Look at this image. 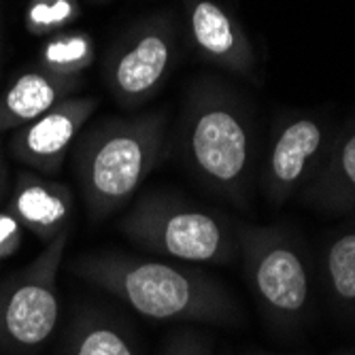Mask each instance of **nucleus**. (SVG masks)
<instances>
[{
	"mask_svg": "<svg viewBox=\"0 0 355 355\" xmlns=\"http://www.w3.org/2000/svg\"><path fill=\"white\" fill-rule=\"evenodd\" d=\"M73 272L153 321H187L239 328L245 313L219 279L175 262L123 253H92L73 262Z\"/></svg>",
	"mask_w": 355,
	"mask_h": 355,
	"instance_id": "f257e3e1",
	"label": "nucleus"
},
{
	"mask_svg": "<svg viewBox=\"0 0 355 355\" xmlns=\"http://www.w3.org/2000/svg\"><path fill=\"white\" fill-rule=\"evenodd\" d=\"M181 153L205 187L236 209H249L257 168L255 130L239 103L213 81H200L189 92Z\"/></svg>",
	"mask_w": 355,
	"mask_h": 355,
	"instance_id": "f03ea898",
	"label": "nucleus"
},
{
	"mask_svg": "<svg viewBox=\"0 0 355 355\" xmlns=\"http://www.w3.org/2000/svg\"><path fill=\"white\" fill-rule=\"evenodd\" d=\"M166 113L109 117L75 141L73 166L92 221L119 211L141 189L164 151Z\"/></svg>",
	"mask_w": 355,
	"mask_h": 355,
	"instance_id": "7ed1b4c3",
	"label": "nucleus"
},
{
	"mask_svg": "<svg viewBox=\"0 0 355 355\" xmlns=\"http://www.w3.org/2000/svg\"><path fill=\"white\" fill-rule=\"evenodd\" d=\"M236 249L251 294L268 328L294 334L313 311V270L306 247L283 223L234 225Z\"/></svg>",
	"mask_w": 355,
	"mask_h": 355,
	"instance_id": "20e7f679",
	"label": "nucleus"
},
{
	"mask_svg": "<svg viewBox=\"0 0 355 355\" xmlns=\"http://www.w3.org/2000/svg\"><path fill=\"white\" fill-rule=\"evenodd\" d=\"M117 230L145 251L187 264H230L239 255L228 219L164 191L141 196L119 219Z\"/></svg>",
	"mask_w": 355,
	"mask_h": 355,
	"instance_id": "39448f33",
	"label": "nucleus"
},
{
	"mask_svg": "<svg viewBox=\"0 0 355 355\" xmlns=\"http://www.w3.org/2000/svg\"><path fill=\"white\" fill-rule=\"evenodd\" d=\"M71 230L62 232L26 268L0 283V349L30 353L55 332L60 317L58 275Z\"/></svg>",
	"mask_w": 355,
	"mask_h": 355,
	"instance_id": "423d86ee",
	"label": "nucleus"
},
{
	"mask_svg": "<svg viewBox=\"0 0 355 355\" xmlns=\"http://www.w3.org/2000/svg\"><path fill=\"white\" fill-rule=\"evenodd\" d=\"M177 58V26L166 13L135 24L105 62V81L123 109H135L157 94Z\"/></svg>",
	"mask_w": 355,
	"mask_h": 355,
	"instance_id": "0eeeda50",
	"label": "nucleus"
},
{
	"mask_svg": "<svg viewBox=\"0 0 355 355\" xmlns=\"http://www.w3.org/2000/svg\"><path fill=\"white\" fill-rule=\"evenodd\" d=\"M332 135L313 115L287 117L275 128L262 164V191L270 207H283L302 191L324 162Z\"/></svg>",
	"mask_w": 355,
	"mask_h": 355,
	"instance_id": "6e6552de",
	"label": "nucleus"
},
{
	"mask_svg": "<svg viewBox=\"0 0 355 355\" xmlns=\"http://www.w3.org/2000/svg\"><path fill=\"white\" fill-rule=\"evenodd\" d=\"M96 109H98V101L92 96H71L62 101L51 111L13 132V157L37 173L58 175L69 149L75 145Z\"/></svg>",
	"mask_w": 355,
	"mask_h": 355,
	"instance_id": "1a4fd4ad",
	"label": "nucleus"
},
{
	"mask_svg": "<svg viewBox=\"0 0 355 355\" xmlns=\"http://www.w3.org/2000/svg\"><path fill=\"white\" fill-rule=\"evenodd\" d=\"M187 37L198 55L211 64L249 75L255 58L241 24L217 0H185Z\"/></svg>",
	"mask_w": 355,
	"mask_h": 355,
	"instance_id": "9d476101",
	"label": "nucleus"
},
{
	"mask_svg": "<svg viewBox=\"0 0 355 355\" xmlns=\"http://www.w3.org/2000/svg\"><path fill=\"white\" fill-rule=\"evenodd\" d=\"M7 209L19 219L24 230H30L47 245L62 232H69L75 196L67 183L24 171L17 177Z\"/></svg>",
	"mask_w": 355,
	"mask_h": 355,
	"instance_id": "9b49d317",
	"label": "nucleus"
},
{
	"mask_svg": "<svg viewBox=\"0 0 355 355\" xmlns=\"http://www.w3.org/2000/svg\"><path fill=\"white\" fill-rule=\"evenodd\" d=\"M298 198L324 215L355 213V121L332 135L324 162Z\"/></svg>",
	"mask_w": 355,
	"mask_h": 355,
	"instance_id": "f8f14e48",
	"label": "nucleus"
},
{
	"mask_svg": "<svg viewBox=\"0 0 355 355\" xmlns=\"http://www.w3.org/2000/svg\"><path fill=\"white\" fill-rule=\"evenodd\" d=\"M81 87V77H64L32 67L13 77L0 94V132L19 130Z\"/></svg>",
	"mask_w": 355,
	"mask_h": 355,
	"instance_id": "ddd939ff",
	"label": "nucleus"
},
{
	"mask_svg": "<svg viewBox=\"0 0 355 355\" xmlns=\"http://www.w3.org/2000/svg\"><path fill=\"white\" fill-rule=\"evenodd\" d=\"M319 275L332 309L355 317V223L343 225L321 245Z\"/></svg>",
	"mask_w": 355,
	"mask_h": 355,
	"instance_id": "4468645a",
	"label": "nucleus"
},
{
	"mask_svg": "<svg viewBox=\"0 0 355 355\" xmlns=\"http://www.w3.org/2000/svg\"><path fill=\"white\" fill-rule=\"evenodd\" d=\"M67 355H141L132 334L103 313H81L71 328Z\"/></svg>",
	"mask_w": 355,
	"mask_h": 355,
	"instance_id": "2eb2a0df",
	"label": "nucleus"
},
{
	"mask_svg": "<svg viewBox=\"0 0 355 355\" xmlns=\"http://www.w3.org/2000/svg\"><path fill=\"white\" fill-rule=\"evenodd\" d=\"M96 60V45L87 32L71 30L51 35L39 55L37 67L64 77H81Z\"/></svg>",
	"mask_w": 355,
	"mask_h": 355,
	"instance_id": "dca6fc26",
	"label": "nucleus"
},
{
	"mask_svg": "<svg viewBox=\"0 0 355 355\" xmlns=\"http://www.w3.org/2000/svg\"><path fill=\"white\" fill-rule=\"evenodd\" d=\"M79 15V0H28L24 24L32 37H51L64 32Z\"/></svg>",
	"mask_w": 355,
	"mask_h": 355,
	"instance_id": "f3484780",
	"label": "nucleus"
},
{
	"mask_svg": "<svg viewBox=\"0 0 355 355\" xmlns=\"http://www.w3.org/2000/svg\"><path fill=\"white\" fill-rule=\"evenodd\" d=\"M162 355H213V345L198 330H183L164 343Z\"/></svg>",
	"mask_w": 355,
	"mask_h": 355,
	"instance_id": "a211bd4d",
	"label": "nucleus"
},
{
	"mask_svg": "<svg viewBox=\"0 0 355 355\" xmlns=\"http://www.w3.org/2000/svg\"><path fill=\"white\" fill-rule=\"evenodd\" d=\"M24 241V225L19 219L5 207L0 209V262L19 251Z\"/></svg>",
	"mask_w": 355,
	"mask_h": 355,
	"instance_id": "6ab92c4d",
	"label": "nucleus"
},
{
	"mask_svg": "<svg viewBox=\"0 0 355 355\" xmlns=\"http://www.w3.org/2000/svg\"><path fill=\"white\" fill-rule=\"evenodd\" d=\"M5 189H7V164H5L3 147H0V198L5 196Z\"/></svg>",
	"mask_w": 355,
	"mask_h": 355,
	"instance_id": "aec40b11",
	"label": "nucleus"
},
{
	"mask_svg": "<svg viewBox=\"0 0 355 355\" xmlns=\"http://www.w3.org/2000/svg\"><path fill=\"white\" fill-rule=\"evenodd\" d=\"M245 355H277V353H266V351H249Z\"/></svg>",
	"mask_w": 355,
	"mask_h": 355,
	"instance_id": "412c9836",
	"label": "nucleus"
},
{
	"mask_svg": "<svg viewBox=\"0 0 355 355\" xmlns=\"http://www.w3.org/2000/svg\"><path fill=\"white\" fill-rule=\"evenodd\" d=\"M89 3H94V5H103V3H113V0H89Z\"/></svg>",
	"mask_w": 355,
	"mask_h": 355,
	"instance_id": "4be33fe9",
	"label": "nucleus"
},
{
	"mask_svg": "<svg viewBox=\"0 0 355 355\" xmlns=\"http://www.w3.org/2000/svg\"><path fill=\"white\" fill-rule=\"evenodd\" d=\"M336 355H355V351H345V353H336Z\"/></svg>",
	"mask_w": 355,
	"mask_h": 355,
	"instance_id": "5701e85b",
	"label": "nucleus"
}]
</instances>
